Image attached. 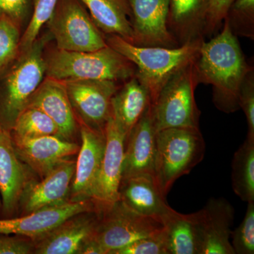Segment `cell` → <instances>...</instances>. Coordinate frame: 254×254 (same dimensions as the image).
Segmentation results:
<instances>
[{
    "instance_id": "obj_1",
    "label": "cell",
    "mask_w": 254,
    "mask_h": 254,
    "mask_svg": "<svg viewBox=\"0 0 254 254\" xmlns=\"http://www.w3.org/2000/svg\"><path fill=\"white\" fill-rule=\"evenodd\" d=\"M222 28L211 40L202 41L195 68L198 83L213 86L215 106L230 113L240 109L241 88L253 68L246 61L237 37L227 18Z\"/></svg>"
},
{
    "instance_id": "obj_2",
    "label": "cell",
    "mask_w": 254,
    "mask_h": 254,
    "mask_svg": "<svg viewBox=\"0 0 254 254\" xmlns=\"http://www.w3.org/2000/svg\"><path fill=\"white\" fill-rule=\"evenodd\" d=\"M105 40L108 46L134 65V76L148 89L152 105L170 78L195 61L203 41V38H197L179 46L167 48L135 46L115 35H110Z\"/></svg>"
},
{
    "instance_id": "obj_3",
    "label": "cell",
    "mask_w": 254,
    "mask_h": 254,
    "mask_svg": "<svg viewBox=\"0 0 254 254\" xmlns=\"http://www.w3.org/2000/svg\"><path fill=\"white\" fill-rule=\"evenodd\" d=\"M135 71L134 65L109 46L91 52L58 49L46 60V73L48 77L62 81H126L134 76Z\"/></svg>"
},
{
    "instance_id": "obj_4",
    "label": "cell",
    "mask_w": 254,
    "mask_h": 254,
    "mask_svg": "<svg viewBox=\"0 0 254 254\" xmlns=\"http://www.w3.org/2000/svg\"><path fill=\"white\" fill-rule=\"evenodd\" d=\"M205 143L200 128H169L156 133L154 177L166 198L175 182L202 161Z\"/></svg>"
},
{
    "instance_id": "obj_5",
    "label": "cell",
    "mask_w": 254,
    "mask_h": 254,
    "mask_svg": "<svg viewBox=\"0 0 254 254\" xmlns=\"http://www.w3.org/2000/svg\"><path fill=\"white\" fill-rule=\"evenodd\" d=\"M198 84L195 61L170 78L152 105L157 131L169 128H200V112L194 95Z\"/></svg>"
},
{
    "instance_id": "obj_6",
    "label": "cell",
    "mask_w": 254,
    "mask_h": 254,
    "mask_svg": "<svg viewBox=\"0 0 254 254\" xmlns=\"http://www.w3.org/2000/svg\"><path fill=\"white\" fill-rule=\"evenodd\" d=\"M48 23L58 50L91 52L108 46L102 31L78 0H58Z\"/></svg>"
},
{
    "instance_id": "obj_7",
    "label": "cell",
    "mask_w": 254,
    "mask_h": 254,
    "mask_svg": "<svg viewBox=\"0 0 254 254\" xmlns=\"http://www.w3.org/2000/svg\"><path fill=\"white\" fill-rule=\"evenodd\" d=\"M101 215L93 238L105 254H113L135 241L154 235L163 227L157 219L135 213L120 200Z\"/></svg>"
},
{
    "instance_id": "obj_8",
    "label": "cell",
    "mask_w": 254,
    "mask_h": 254,
    "mask_svg": "<svg viewBox=\"0 0 254 254\" xmlns=\"http://www.w3.org/2000/svg\"><path fill=\"white\" fill-rule=\"evenodd\" d=\"M104 155L91 195L98 213H104L120 200L124 151L126 137L113 117L105 126Z\"/></svg>"
},
{
    "instance_id": "obj_9",
    "label": "cell",
    "mask_w": 254,
    "mask_h": 254,
    "mask_svg": "<svg viewBox=\"0 0 254 254\" xmlns=\"http://www.w3.org/2000/svg\"><path fill=\"white\" fill-rule=\"evenodd\" d=\"M96 210L90 199L70 200L38 209L21 218L0 220V235H16L38 241L66 220Z\"/></svg>"
},
{
    "instance_id": "obj_10",
    "label": "cell",
    "mask_w": 254,
    "mask_h": 254,
    "mask_svg": "<svg viewBox=\"0 0 254 254\" xmlns=\"http://www.w3.org/2000/svg\"><path fill=\"white\" fill-rule=\"evenodd\" d=\"M73 110L83 123L103 130L112 116V98L118 91L117 82L108 80L64 81Z\"/></svg>"
},
{
    "instance_id": "obj_11",
    "label": "cell",
    "mask_w": 254,
    "mask_h": 254,
    "mask_svg": "<svg viewBox=\"0 0 254 254\" xmlns=\"http://www.w3.org/2000/svg\"><path fill=\"white\" fill-rule=\"evenodd\" d=\"M235 208L224 198H212L203 208L193 213L200 254H235L230 238Z\"/></svg>"
},
{
    "instance_id": "obj_12",
    "label": "cell",
    "mask_w": 254,
    "mask_h": 254,
    "mask_svg": "<svg viewBox=\"0 0 254 254\" xmlns=\"http://www.w3.org/2000/svg\"><path fill=\"white\" fill-rule=\"evenodd\" d=\"M132 16L133 41L138 46H180L168 28L170 0H127Z\"/></svg>"
},
{
    "instance_id": "obj_13",
    "label": "cell",
    "mask_w": 254,
    "mask_h": 254,
    "mask_svg": "<svg viewBox=\"0 0 254 254\" xmlns=\"http://www.w3.org/2000/svg\"><path fill=\"white\" fill-rule=\"evenodd\" d=\"M156 133L150 105L125 141L122 181L144 174L154 177Z\"/></svg>"
},
{
    "instance_id": "obj_14",
    "label": "cell",
    "mask_w": 254,
    "mask_h": 254,
    "mask_svg": "<svg viewBox=\"0 0 254 254\" xmlns=\"http://www.w3.org/2000/svg\"><path fill=\"white\" fill-rule=\"evenodd\" d=\"M43 43L34 44L23 57L7 79L6 110L11 115H16L26 106L31 95L43 81L46 73V60L43 57Z\"/></svg>"
},
{
    "instance_id": "obj_15",
    "label": "cell",
    "mask_w": 254,
    "mask_h": 254,
    "mask_svg": "<svg viewBox=\"0 0 254 254\" xmlns=\"http://www.w3.org/2000/svg\"><path fill=\"white\" fill-rule=\"evenodd\" d=\"M81 136L72 182V200H91L105 152V128L97 129L83 123Z\"/></svg>"
},
{
    "instance_id": "obj_16",
    "label": "cell",
    "mask_w": 254,
    "mask_h": 254,
    "mask_svg": "<svg viewBox=\"0 0 254 254\" xmlns=\"http://www.w3.org/2000/svg\"><path fill=\"white\" fill-rule=\"evenodd\" d=\"M13 143L18 156L42 178L58 164L76 154L80 148L59 136L14 138Z\"/></svg>"
},
{
    "instance_id": "obj_17",
    "label": "cell",
    "mask_w": 254,
    "mask_h": 254,
    "mask_svg": "<svg viewBox=\"0 0 254 254\" xmlns=\"http://www.w3.org/2000/svg\"><path fill=\"white\" fill-rule=\"evenodd\" d=\"M26 106L44 112L58 127L59 136L64 139L69 141L76 133V118L64 82L47 76L30 97Z\"/></svg>"
},
{
    "instance_id": "obj_18",
    "label": "cell",
    "mask_w": 254,
    "mask_h": 254,
    "mask_svg": "<svg viewBox=\"0 0 254 254\" xmlns=\"http://www.w3.org/2000/svg\"><path fill=\"white\" fill-rule=\"evenodd\" d=\"M85 213L71 217L37 241L35 253L79 254L85 242L94 235L100 220Z\"/></svg>"
},
{
    "instance_id": "obj_19",
    "label": "cell",
    "mask_w": 254,
    "mask_h": 254,
    "mask_svg": "<svg viewBox=\"0 0 254 254\" xmlns=\"http://www.w3.org/2000/svg\"><path fill=\"white\" fill-rule=\"evenodd\" d=\"M119 192L120 200L127 208L159 221L170 208L153 175L144 174L123 180Z\"/></svg>"
},
{
    "instance_id": "obj_20",
    "label": "cell",
    "mask_w": 254,
    "mask_h": 254,
    "mask_svg": "<svg viewBox=\"0 0 254 254\" xmlns=\"http://www.w3.org/2000/svg\"><path fill=\"white\" fill-rule=\"evenodd\" d=\"M76 162L68 159L55 166L39 183L28 189L25 198L26 213L67 201Z\"/></svg>"
},
{
    "instance_id": "obj_21",
    "label": "cell",
    "mask_w": 254,
    "mask_h": 254,
    "mask_svg": "<svg viewBox=\"0 0 254 254\" xmlns=\"http://www.w3.org/2000/svg\"><path fill=\"white\" fill-rule=\"evenodd\" d=\"M27 175L9 132L0 127V194L5 211L11 213L24 193Z\"/></svg>"
},
{
    "instance_id": "obj_22",
    "label": "cell",
    "mask_w": 254,
    "mask_h": 254,
    "mask_svg": "<svg viewBox=\"0 0 254 254\" xmlns=\"http://www.w3.org/2000/svg\"><path fill=\"white\" fill-rule=\"evenodd\" d=\"M150 105L149 92L135 76L125 81L121 89L114 95L112 117L126 139Z\"/></svg>"
},
{
    "instance_id": "obj_23",
    "label": "cell",
    "mask_w": 254,
    "mask_h": 254,
    "mask_svg": "<svg viewBox=\"0 0 254 254\" xmlns=\"http://www.w3.org/2000/svg\"><path fill=\"white\" fill-rule=\"evenodd\" d=\"M90 12L97 27L133 43L131 9L127 0H78Z\"/></svg>"
},
{
    "instance_id": "obj_24",
    "label": "cell",
    "mask_w": 254,
    "mask_h": 254,
    "mask_svg": "<svg viewBox=\"0 0 254 254\" xmlns=\"http://www.w3.org/2000/svg\"><path fill=\"white\" fill-rule=\"evenodd\" d=\"M208 0H170L168 28L180 45L203 38Z\"/></svg>"
},
{
    "instance_id": "obj_25",
    "label": "cell",
    "mask_w": 254,
    "mask_h": 254,
    "mask_svg": "<svg viewBox=\"0 0 254 254\" xmlns=\"http://www.w3.org/2000/svg\"><path fill=\"white\" fill-rule=\"evenodd\" d=\"M168 254H200L193 213L182 214L170 207L160 219Z\"/></svg>"
},
{
    "instance_id": "obj_26",
    "label": "cell",
    "mask_w": 254,
    "mask_h": 254,
    "mask_svg": "<svg viewBox=\"0 0 254 254\" xmlns=\"http://www.w3.org/2000/svg\"><path fill=\"white\" fill-rule=\"evenodd\" d=\"M234 192L243 201H254V136L247 135L235 152L232 163Z\"/></svg>"
},
{
    "instance_id": "obj_27",
    "label": "cell",
    "mask_w": 254,
    "mask_h": 254,
    "mask_svg": "<svg viewBox=\"0 0 254 254\" xmlns=\"http://www.w3.org/2000/svg\"><path fill=\"white\" fill-rule=\"evenodd\" d=\"M14 131V138H18L59 136V129L53 120L34 107H25L18 113Z\"/></svg>"
},
{
    "instance_id": "obj_28",
    "label": "cell",
    "mask_w": 254,
    "mask_h": 254,
    "mask_svg": "<svg viewBox=\"0 0 254 254\" xmlns=\"http://www.w3.org/2000/svg\"><path fill=\"white\" fill-rule=\"evenodd\" d=\"M254 0H235L226 18L235 36L254 39Z\"/></svg>"
},
{
    "instance_id": "obj_29",
    "label": "cell",
    "mask_w": 254,
    "mask_h": 254,
    "mask_svg": "<svg viewBox=\"0 0 254 254\" xmlns=\"http://www.w3.org/2000/svg\"><path fill=\"white\" fill-rule=\"evenodd\" d=\"M58 2V0H33V15L20 44L24 53L36 41L41 28L49 21Z\"/></svg>"
},
{
    "instance_id": "obj_30",
    "label": "cell",
    "mask_w": 254,
    "mask_h": 254,
    "mask_svg": "<svg viewBox=\"0 0 254 254\" xmlns=\"http://www.w3.org/2000/svg\"><path fill=\"white\" fill-rule=\"evenodd\" d=\"M243 221L232 231V246L235 254H254V201L249 202Z\"/></svg>"
},
{
    "instance_id": "obj_31",
    "label": "cell",
    "mask_w": 254,
    "mask_h": 254,
    "mask_svg": "<svg viewBox=\"0 0 254 254\" xmlns=\"http://www.w3.org/2000/svg\"><path fill=\"white\" fill-rule=\"evenodd\" d=\"M19 31L14 20L0 18V68L14 59L19 47Z\"/></svg>"
},
{
    "instance_id": "obj_32",
    "label": "cell",
    "mask_w": 254,
    "mask_h": 254,
    "mask_svg": "<svg viewBox=\"0 0 254 254\" xmlns=\"http://www.w3.org/2000/svg\"><path fill=\"white\" fill-rule=\"evenodd\" d=\"M235 0H208L202 34L210 36L222 28L230 6Z\"/></svg>"
},
{
    "instance_id": "obj_33",
    "label": "cell",
    "mask_w": 254,
    "mask_h": 254,
    "mask_svg": "<svg viewBox=\"0 0 254 254\" xmlns=\"http://www.w3.org/2000/svg\"><path fill=\"white\" fill-rule=\"evenodd\" d=\"M113 254H168L163 227L154 235L135 241Z\"/></svg>"
},
{
    "instance_id": "obj_34",
    "label": "cell",
    "mask_w": 254,
    "mask_h": 254,
    "mask_svg": "<svg viewBox=\"0 0 254 254\" xmlns=\"http://www.w3.org/2000/svg\"><path fill=\"white\" fill-rule=\"evenodd\" d=\"M239 106L243 110L247 125L248 133L254 136V69L246 76L239 95Z\"/></svg>"
},
{
    "instance_id": "obj_35",
    "label": "cell",
    "mask_w": 254,
    "mask_h": 254,
    "mask_svg": "<svg viewBox=\"0 0 254 254\" xmlns=\"http://www.w3.org/2000/svg\"><path fill=\"white\" fill-rule=\"evenodd\" d=\"M33 246L27 241L15 237H0V254H31Z\"/></svg>"
},
{
    "instance_id": "obj_36",
    "label": "cell",
    "mask_w": 254,
    "mask_h": 254,
    "mask_svg": "<svg viewBox=\"0 0 254 254\" xmlns=\"http://www.w3.org/2000/svg\"><path fill=\"white\" fill-rule=\"evenodd\" d=\"M28 2V0H0V11L14 21H18L26 14Z\"/></svg>"
},
{
    "instance_id": "obj_37",
    "label": "cell",
    "mask_w": 254,
    "mask_h": 254,
    "mask_svg": "<svg viewBox=\"0 0 254 254\" xmlns=\"http://www.w3.org/2000/svg\"><path fill=\"white\" fill-rule=\"evenodd\" d=\"M105 254L104 251L99 244L93 238V236L85 242L82 247L79 254Z\"/></svg>"
}]
</instances>
